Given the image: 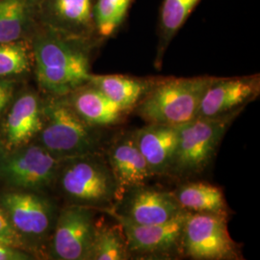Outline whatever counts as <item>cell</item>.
<instances>
[{
  "label": "cell",
  "instance_id": "6da1fadb",
  "mask_svg": "<svg viewBox=\"0 0 260 260\" xmlns=\"http://www.w3.org/2000/svg\"><path fill=\"white\" fill-rule=\"evenodd\" d=\"M103 41L66 34L38 23L29 43L40 89L47 95L65 96L88 83L93 51Z\"/></svg>",
  "mask_w": 260,
  "mask_h": 260
},
{
  "label": "cell",
  "instance_id": "7a4b0ae2",
  "mask_svg": "<svg viewBox=\"0 0 260 260\" xmlns=\"http://www.w3.org/2000/svg\"><path fill=\"white\" fill-rule=\"evenodd\" d=\"M43 125L36 139L59 159L103 152L105 128L93 126L82 120L65 96L47 95L42 106Z\"/></svg>",
  "mask_w": 260,
  "mask_h": 260
},
{
  "label": "cell",
  "instance_id": "3957f363",
  "mask_svg": "<svg viewBox=\"0 0 260 260\" xmlns=\"http://www.w3.org/2000/svg\"><path fill=\"white\" fill-rule=\"evenodd\" d=\"M56 182L70 205L106 213L120 197L118 182L103 151L64 159Z\"/></svg>",
  "mask_w": 260,
  "mask_h": 260
},
{
  "label": "cell",
  "instance_id": "277c9868",
  "mask_svg": "<svg viewBox=\"0 0 260 260\" xmlns=\"http://www.w3.org/2000/svg\"><path fill=\"white\" fill-rule=\"evenodd\" d=\"M214 76L164 77L134 108L147 123L178 126L197 117L203 94Z\"/></svg>",
  "mask_w": 260,
  "mask_h": 260
},
{
  "label": "cell",
  "instance_id": "5b68a950",
  "mask_svg": "<svg viewBox=\"0 0 260 260\" xmlns=\"http://www.w3.org/2000/svg\"><path fill=\"white\" fill-rule=\"evenodd\" d=\"M245 107L212 118H195L176 126L177 149L169 175L195 177L204 173L233 121Z\"/></svg>",
  "mask_w": 260,
  "mask_h": 260
},
{
  "label": "cell",
  "instance_id": "8992f818",
  "mask_svg": "<svg viewBox=\"0 0 260 260\" xmlns=\"http://www.w3.org/2000/svg\"><path fill=\"white\" fill-rule=\"evenodd\" d=\"M180 253L195 260H235L242 258L239 248L230 236L228 216L190 213L186 219Z\"/></svg>",
  "mask_w": 260,
  "mask_h": 260
},
{
  "label": "cell",
  "instance_id": "52a82bcc",
  "mask_svg": "<svg viewBox=\"0 0 260 260\" xmlns=\"http://www.w3.org/2000/svg\"><path fill=\"white\" fill-rule=\"evenodd\" d=\"M63 160L38 143L28 144L0 157V179L18 190L41 192L56 183Z\"/></svg>",
  "mask_w": 260,
  "mask_h": 260
},
{
  "label": "cell",
  "instance_id": "ba28073f",
  "mask_svg": "<svg viewBox=\"0 0 260 260\" xmlns=\"http://www.w3.org/2000/svg\"><path fill=\"white\" fill-rule=\"evenodd\" d=\"M0 206L13 228L26 242L42 241L51 236L59 211L46 196L16 189L0 194Z\"/></svg>",
  "mask_w": 260,
  "mask_h": 260
},
{
  "label": "cell",
  "instance_id": "9c48e42d",
  "mask_svg": "<svg viewBox=\"0 0 260 260\" xmlns=\"http://www.w3.org/2000/svg\"><path fill=\"white\" fill-rule=\"evenodd\" d=\"M185 211L173 192L147 184L123 191L108 215L138 225L166 223Z\"/></svg>",
  "mask_w": 260,
  "mask_h": 260
},
{
  "label": "cell",
  "instance_id": "30bf717a",
  "mask_svg": "<svg viewBox=\"0 0 260 260\" xmlns=\"http://www.w3.org/2000/svg\"><path fill=\"white\" fill-rule=\"evenodd\" d=\"M95 210L69 205L56 218L49 244V255L57 260H88L95 228Z\"/></svg>",
  "mask_w": 260,
  "mask_h": 260
},
{
  "label": "cell",
  "instance_id": "8fae6325",
  "mask_svg": "<svg viewBox=\"0 0 260 260\" xmlns=\"http://www.w3.org/2000/svg\"><path fill=\"white\" fill-rule=\"evenodd\" d=\"M189 212L159 224L138 225L116 220L125 233L130 258H166L180 252V240L183 226Z\"/></svg>",
  "mask_w": 260,
  "mask_h": 260
},
{
  "label": "cell",
  "instance_id": "7c38bea8",
  "mask_svg": "<svg viewBox=\"0 0 260 260\" xmlns=\"http://www.w3.org/2000/svg\"><path fill=\"white\" fill-rule=\"evenodd\" d=\"M259 92L258 75L214 77L203 94L196 118H212L245 107Z\"/></svg>",
  "mask_w": 260,
  "mask_h": 260
},
{
  "label": "cell",
  "instance_id": "4fadbf2b",
  "mask_svg": "<svg viewBox=\"0 0 260 260\" xmlns=\"http://www.w3.org/2000/svg\"><path fill=\"white\" fill-rule=\"evenodd\" d=\"M103 154L116 177L120 196L131 187L147 184L153 177L137 146L134 131L114 135L106 143Z\"/></svg>",
  "mask_w": 260,
  "mask_h": 260
},
{
  "label": "cell",
  "instance_id": "5bb4252c",
  "mask_svg": "<svg viewBox=\"0 0 260 260\" xmlns=\"http://www.w3.org/2000/svg\"><path fill=\"white\" fill-rule=\"evenodd\" d=\"M93 3L94 0H41L39 23L74 36L100 37L93 21Z\"/></svg>",
  "mask_w": 260,
  "mask_h": 260
},
{
  "label": "cell",
  "instance_id": "9a60e30c",
  "mask_svg": "<svg viewBox=\"0 0 260 260\" xmlns=\"http://www.w3.org/2000/svg\"><path fill=\"white\" fill-rule=\"evenodd\" d=\"M43 100L39 93L27 90L13 102L2 127L7 150L19 149L36 139L43 125Z\"/></svg>",
  "mask_w": 260,
  "mask_h": 260
},
{
  "label": "cell",
  "instance_id": "2e32d148",
  "mask_svg": "<svg viewBox=\"0 0 260 260\" xmlns=\"http://www.w3.org/2000/svg\"><path fill=\"white\" fill-rule=\"evenodd\" d=\"M134 136L153 177L169 175L177 149L176 126L147 123L134 130Z\"/></svg>",
  "mask_w": 260,
  "mask_h": 260
},
{
  "label": "cell",
  "instance_id": "e0dca14e",
  "mask_svg": "<svg viewBox=\"0 0 260 260\" xmlns=\"http://www.w3.org/2000/svg\"><path fill=\"white\" fill-rule=\"evenodd\" d=\"M65 99L82 120L96 127L109 128L123 121L128 113L89 82Z\"/></svg>",
  "mask_w": 260,
  "mask_h": 260
},
{
  "label": "cell",
  "instance_id": "ac0fdd59",
  "mask_svg": "<svg viewBox=\"0 0 260 260\" xmlns=\"http://www.w3.org/2000/svg\"><path fill=\"white\" fill-rule=\"evenodd\" d=\"M160 78L122 75H91L92 84L126 112L132 111Z\"/></svg>",
  "mask_w": 260,
  "mask_h": 260
},
{
  "label": "cell",
  "instance_id": "d6986e66",
  "mask_svg": "<svg viewBox=\"0 0 260 260\" xmlns=\"http://www.w3.org/2000/svg\"><path fill=\"white\" fill-rule=\"evenodd\" d=\"M41 0H0V43L29 40L39 23Z\"/></svg>",
  "mask_w": 260,
  "mask_h": 260
},
{
  "label": "cell",
  "instance_id": "ffe728a7",
  "mask_svg": "<svg viewBox=\"0 0 260 260\" xmlns=\"http://www.w3.org/2000/svg\"><path fill=\"white\" fill-rule=\"evenodd\" d=\"M201 0H163L157 24V45L154 67L161 69L168 47L185 24Z\"/></svg>",
  "mask_w": 260,
  "mask_h": 260
},
{
  "label": "cell",
  "instance_id": "44dd1931",
  "mask_svg": "<svg viewBox=\"0 0 260 260\" xmlns=\"http://www.w3.org/2000/svg\"><path fill=\"white\" fill-rule=\"evenodd\" d=\"M173 194L180 206L190 213H212L228 216L223 191L207 182H185Z\"/></svg>",
  "mask_w": 260,
  "mask_h": 260
},
{
  "label": "cell",
  "instance_id": "7402d4cb",
  "mask_svg": "<svg viewBox=\"0 0 260 260\" xmlns=\"http://www.w3.org/2000/svg\"><path fill=\"white\" fill-rule=\"evenodd\" d=\"M95 221L93 243L88 260L130 259L127 240L121 223Z\"/></svg>",
  "mask_w": 260,
  "mask_h": 260
},
{
  "label": "cell",
  "instance_id": "603a6c76",
  "mask_svg": "<svg viewBox=\"0 0 260 260\" xmlns=\"http://www.w3.org/2000/svg\"><path fill=\"white\" fill-rule=\"evenodd\" d=\"M132 0H94L93 21L96 34L105 40L114 36L127 16Z\"/></svg>",
  "mask_w": 260,
  "mask_h": 260
},
{
  "label": "cell",
  "instance_id": "cb8c5ba5",
  "mask_svg": "<svg viewBox=\"0 0 260 260\" xmlns=\"http://www.w3.org/2000/svg\"><path fill=\"white\" fill-rule=\"evenodd\" d=\"M32 67L29 40L0 43V79L27 74Z\"/></svg>",
  "mask_w": 260,
  "mask_h": 260
},
{
  "label": "cell",
  "instance_id": "d4e9b609",
  "mask_svg": "<svg viewBox=\"0 0 260 260\" xmlns=\"http://www.w3.org/2000/svg\"><path fill=\"white\" fill-rule=\"evenodd\" d=\"M0 242L11 245L20 250H26L27 242L21 237L10 223L3 208L0 206Z\"/></svg>",
  "mask_w": 260,
  "mask_h": 260
},
{
  "label": "cell",
  "instance_id": "484cf974",
  "mask_svg": "<svg viewBox=\"0 0 260 260\" xmlns=\"http://www.w3.org/2000/svg\"><path fill=\"white\" fill-rule=\"evenodd\" d=\"M17 82L13 78L0 79V115L14 99Z\"/></svg>",
  "mask_w": 260,
  "mask_h": 260
},
{
  "label": "cell",
  "instance_id": "4316f807",
  "mask_svg": "<svg viewBox=\"0 0 260 260\" xmlns=\"http://www.w3.org/2000/svg\"><path fill=\"white\" fill-rule=\"evenodd\" d=\"M32 255L26 251L0 242V260H29Z\"/></svg>",
  "mask_w": 260,
  "mask_h": 260
}]
</instances>
